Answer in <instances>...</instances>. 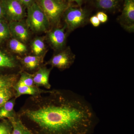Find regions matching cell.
Here are the masks:
<instances>
[{"instance_id":"8992f818","label":"cell","mask_w":134,"mask_h":134,"mask_svg":"<svg viewBox=\"0 0 134 134\" xmlns=\"http://www.w3.org/2000/svg\"><path fill=\"white\" fill-rule=\"evenodd\" d=\"M5 18L10 21H22L26 15L25 7L17 0H1Z\"/></svg>"},{"instance_id":"d4e9b609","label":"cell","mask_w":134,"mask_h":134,"mask_svg":"<svg viewBox=\"0 0 134 134\" xmlns=\"http://www.w3.org/2000/svg\"><path fill=\"white\" fill-rule=\"evenodd\" d=\"M89 21L94 27H98L100 25V21L96 15H93L91 16L89 19Z\"/></svg>"},{"instance_id":"e0dca14e","label":"cell","mask_w":134,"mask_h":134,"mask_svg":"<svg viewBox=\"0 0 134 134\" xmlns=\"http://www.w3.org/2000/svg\"><path fill=\"white\" fill-rule=\"evenodd\" d=\"M31 49L34 55H45L46 47L44 38L37 37L34 39L31 43Z\"/></svg>"},{"instance_id":"5bb4252c","label":"cell","mask_w":134,"mask_h":134,"mask_svg":"<svg viewBox=\"0 0 134 134\" xmlns=\"http://www.w3.org/2000/svg\"><path fill=\"white\" fill-rule=\"evenodd\" d=\"M18 62L12 55L0 51V69H16L19 67Z\"/></svg>"},{"instance_id":"44dd1931","label":"cell","mask_w":134,"mask_h":134,"mask_svg":"<svg viewBox=\"0 0 134 134\" xmlns=\"http://www.w3.org/2000/svg\"><path fill=\"white\" fill-rule=\"evenodd\" d=\"M15 97V92L14 88L0 89V107Z\"/></svg>"},{"instance_id":"ffe728a7","label":"cell","mask_w":134,"mask_h":134,"mask_svg":"<svg viewBox=\"0 0 134 134\" xmlns=\"http://www.w3.org/2000/svg\"><path fill=\"white\" fill-rule=\"evenodd\" d=\"M119 0H96V6L100 9L112 10L116 9Z\"/></svg>"},{"instance_id":"ac0fdd59","label":"cell","mask_w":134,"mask_h":134,"mask_svg":"<svg viewBox=\"0 0 134 134\" xmlns=\"http://www.w3.org/2000/svg\"><path fill=\"white\" fill-rule=\"evenodd\" d=\"M9 47L12 52L17 54L22 55L28 51L27 47L25 43L14 38L10 40Z\"/></svg>"},{"instance_id":"603a6c76","label":"cell","mask_w":134,"mask_h":134,"mask_svg":"<svg viewBox=\"0 0 134 134\" xmlns=\"http://www.w3.org/2000/svg\"><path fill=\"white\" fill-rule=\"evenodd\" d=\"M12 129V124L8 119L0 121V134H10Z\"/></svg>"},{"instance_id":"7a4b0ae2","label":"cell","mask_w":134,"mask_h":134,"mask_svg":"<svg viewBox=\"0 0 134 134\" xmlns=\"http://www.w3.org/2000/svg\"><path fill=\"white\" fill-rule=\"evenodd\" d=\"M44 13L50 26H58L69 4L65 0H36Z\"/></svg>"},{"instance_id":"6da1fadb","label":"cell","mask_w":134,"mask_h":134,"mask_svg":"<svg viewBox=\"0 0 134 134\" xmlns=\"http://www.w3.org/2000/svg\"><path fill=\"white\" fill-rule=\"evenodd\" d=\"M16 114L34 134H90L97 121L85 99L65 90L31 96Z\"/></svg>"},{"instance_id":"83f0119b","label":"cell","mask_w":134,"mask_h":134,"mask_svg":"<svg viewBox=\"0 0 134 134\" xmlns=\"http://www.w3.org/2000/svg\"><path fill=\"white\" fill-rule=\"evenodd\" d=\"M69 2H76L77 5L79 6H81L83 0H68Z\"/></svg>"},{"instance_id":"8fae6325","label":"cell","mask_w":134,"mask_h":134,"mask_svg":"<svg viewBox=\"0 0 134 134\" xmlns=\"http://www.w3.org/2000/svg\"><path fill=\"white\" fill-rule=\"evenodd\" d=\"M53 68H48L46 65H42L36 72L32 74L34 83L37 87H43L47 90L51 87L49 83V76Z\"/></svg>"},{"instance_id":"9a60e30c","label":"cell","mask_w":134,"mask_h":134,"mask_svg":"<svg viewBox=\"0 0 134 134\" xmlns=\"http://www.w3.org/2000/svg\"><path fill=\"white\" fill-rule=\"evenodd\" d=\"M16 98H13L0 107V119H8L14 116L16 113L14 110Z\"/></svg>"},{"instance_id":"d6986e66","label":"cell","mask_w":134,"mask_h":134,"mask_svg":"<svg viewBox=\"0 0 134 134\" xmlns=\"http://www.w3.org/2000/svg\"><path fill=\"white\" fill-rule=\"evenodd\" d=\"M15 84L30 86H36L34 83L32 74L23 70L19 72V79Z\"/></svg>"},{"instance_id":"52a82bcc","label":"cell","mask_w":134,"mask_h":134,"mask_svg":"<svg viewBox=\"0 0 134 134\" xmlns=\"http://www.w3.org/2000/svg\"><path fill=\"white\" fill-rule=\"evenodd\" d=\"M66 26L63 27L54 26L47 32V38L48 43L55 52L66 47L67 33Z\"/></svg>"},{"instance_id":"9c48e42d","label":"cell","mask_w":134,"mask_h":134,"mask_svg":"<svg viewBox=\"0 0 134 134\" xmlns=\"http://www.w3.org/2000/svg\"><path fill=\"white\" fill-rule=\"evenodd\" d=\"M9 27L11 36L23 43H26L30 38L29 29L26 23L20 21H10Z\"/></svg>"},{"instance_id":"2e32d148","label":"cell","mask_w":134,"mask_h":134,"mask_svg":"<svg viewBox=\"0 0 134 134\" xmlns=\"http://www.w3.org/2000/svg\"><path fill=\"white\" fill-rule=\"evenodd\" d=\"M19 76V73L0 75V89L13 88Z\"/></svg>"},{"instance_id":"484cf974","label":"cell","mask_w":134,"mask_h":134,"mask_svg":"<svg viewBox=\"0 0 134 134\" xmlns=\"http://www.w3.org/2000/svg\"><path fill=\"white\" fill-rule=\"evenodd\" d=\"M17 1L26 8L31 5L34 2L36 1V0H17Z\"/></svg>"},{"instance_id":"4fadbf2b","label":"cell","mask_w":134,"mask_h":134,"mask_svg":"<svg viewBox=\"0 0 134 134\" xmlns=\"http://www.w3.org/2000/svg\"><path fill=\"white\" fill-rule=\"evenodd\" d=\"M12 127L10 134H34L23 123L16 114L14 117L8 119Z\"/></svg>"},{"instance_id":"cb8c5ba5","label":"cell","mask_w":134,"mask_h":134,"mask_svg":"<svg viewBox=\"0 0 134 134\" xmlns=\"http://www.w3.org/2000/svg\"><path fill=\"white\" fill-rule=\"evenodd\" d=\"M100 23H105L108 21V17L107 15L103 12H98L96 15Z\"/></svg>"},{"instance_id":"5b68a950","label":"cell","mask_w":134,"mask_h":134,"mask_svg":"<svg viewBox=\"0 0 134 134\" xmlns=\"http://www.w3.org/2000/svg\"><path fill=\"white\" fill-rule=\"evenodd\" d=\"M75 58V55L72 52L70 47H67L55 52L44 65H50L52 68H56L62 71L69 68L74 63Z\"/></svg>"},{"instance_id":"4316f807","label":"cell","mask_w":134,"mask_h":134,"mask_svg":"<svg viewBox=\"0 0 134 134\" xmlns=\"http://www.w3.org/2000/svg\"><path fill=\"white\" fill-rule=\"evenodd\" d=\"M4 18H5L4 10L1 0H0V20L3 19Z\"/></svg>"},{"instance_id":"7c38bea8","label":"cell","mask_w":134,"mask_h":134,"mask_svg":"<svg viewBox=\"0 0 134 134\" xmlns=\"http://www.w3.org/2000/svg\"><path fill=\"white\" fill-rule=\"evenodd\" d=\"M15 92V97L16 99L23 95L36 96L43 93L45 90H43L36 86H27L15 84L13 87Z\"/></svg>"},{"instance_id":"7402d4cb","label":"cell","mask_w":134,"mask_h":134,"mask_svg":"<svg viewBox=\"0 0 134 134\" xmlns=\"http://www.w3.org/2000/svg\"><path fill=\"white\" fill-rule=\"evenodd\" d=\"M3 20H0V43L7 40L11 36L8 24Z\"/></svg>"},{"instance_id":"30bf717a","label":"cell","mask_w":134,"mask_h":134,"mask_svg":"<svg viewBox=\"0 0 134 134\" xmlns=\"http://www.w3.org/2000/svg\"><path fill=\"white\" fill-rule=\"evenodd\" d=\"M45 55H26L23 58H18L17 60L26 72H36L42 66ZM24 70H23L24 71Z\"/></svg>"},{"instance_id":"3957f363","label":"cell","mask_w":134,"mask_h":134,"mask_svg":"<svg viewBox=\"0 0 134 134\" xmlns=\"http://www.w3.org/2000/svg\"><path fill=\"white\" fill-rule=\"evenodd\" d=\"M27 9L26 24L29 29L36 33L47 32L51 26L47 17L36 1Z\"/></svg>"},{"instance_id":"277c9868","label":"cell","mask_w":134,"mask_h":134,"mask_svg":"<svg viewBox=\"0 0 134 134\" xmlns=\"http://www.w3.org/2000/svg\"><path fill=\"white\" fill-rule=\"evenodd\" d=\"M89 16L88 12L86 9L69 5L62 17L67 32L70 33L85 25L88 21Z\"/></svg>"},{"instance_id":"ba28073f","label":"cell","mask_w":134,"mask_h":134,"mask_svg":"<svg viewBox=\"0 0 134 134\" xmlns=\"http://www.w3.org/2000/svg\"><path fill=\"white\" fill-rule=\"evenodd\" d=\"M118 20L125 30L134 32V0H125L122 13Z\"/></svg>"}]
</instances>
